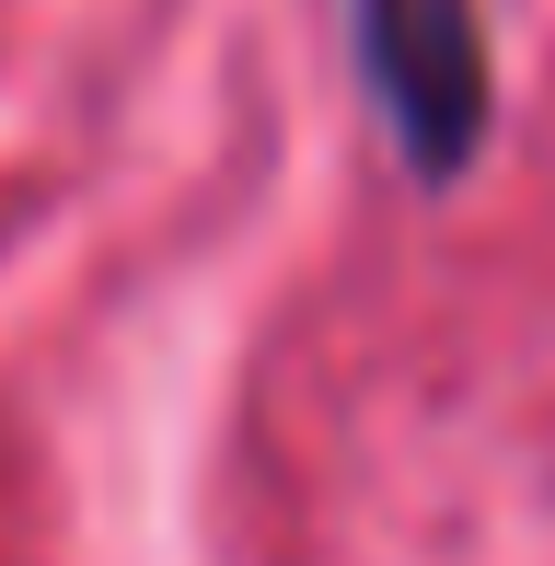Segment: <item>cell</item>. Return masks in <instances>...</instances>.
<instances>
[{
    "label": "cell",
    "instance_id": "obj_1",
    "mask_svg": "<svg viewBox=\"0 0 555 566\" xmlns=\"http://www.w3.org/2000/svg\"><path fill=\"white\" fill-rule=\"evenodd\" d=\"M359 35H370V82H383L394 127L428 174L463 163V139L486 127V46H474L463 0H359Z\"/></svg>",
    "mask_w": 555,
    "mask_h": 566
}]
</instances>
